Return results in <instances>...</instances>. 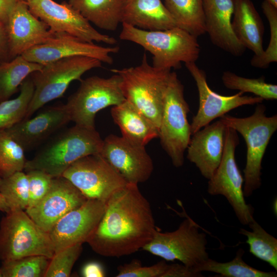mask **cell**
<instances>
[{"mask_svg":"<svg viewBox=\"0 0 277 277\" xmlns=\"http://www.w3.org/2000/svg\"><path fill=\"white\" fill-rule=\"evenodd\" d=\"M2 276V274H1V271H0V277Z\"/></svg>","mask_w":277,"mask_h":277,"instance_id":"bcb514c9","label":"cell"},{"mask_svg":"<svg viewBox=\"0 0 277 277\" xmlns=\"http://www.w3.org/2000/svg\"><path fill=\"white\" fill-rule=\"evenodd\" d=\"M34 90L30 75L21 84L19 94L16 98L0 103V130L8 128L25 118Z\"/></svg>","mask_w":277,"mask_h":277,"instance_id":"4dcf8cb0","label":"cell"},{"mask_svg":"<svg viewBox=\"0 0 277 277\" xmlns=\"http://www.w3.org/2000/svg\"><path fill=\"white\" fill-rule=\"evenodd\" d=\"M222 81L224 86L230 90H239L243 93H251L264 100L277 98L276 85L266 83L263 76L258 78H249L226 71L222 75Z\"/></svg>","mask_w":277,"mask_h":277,"instance_id":"d6a6232c","label":"cell"},{"mask_svg":"<svg viewBox=\"0 0 277 277\" xmlns=\"http://www.w3.org/2000/svg\"><path fill=\"white\" fill-rule=\"evenodd\" d=\"M80 82L77 90L65 104L71 121L76 125L95 128V117L98 111L125 100L118 74L108 78L92 76Z\"/></svg>","mask_w":277,"mask_h":277,"instance_id":"9c48e42d","label":"cell"},{"mask_svg":"<svg viewBox=\"0 0 277 277\" xmlns=\"http://www.w3.org/2000/svg\"><path fill=\"white\" fill-rule=\"evenodd\" d=\"M111 114L121 130L122 136L133 143L145 146L158 137V130L155 126L126 100L113 106Z\"/></svg>","mask_w":277,"mask_h":277,"instance_id":"d4e9b609","label":"cell"},{"mask_svg":"<svg viewBox=\"0 0 277 277\" xmlns=\"http://www.w3.org/2000/svg\"><path fill=\"white\" fill-rule=\"evenodd\" d=\"M201 272H196L193 269L184 265L173 264L169 265L162 277H201Z\"/></svg>","mask_w":277,"mask_h":277,"instance_id":"ab89813d","label":"cell"},{"mask_svg":"<svg viewBox=\"0 0 277 277\" xmlns=\"http://www.w3.org/2000/svg\"><path fill=\"white\" fill-rule=\"evenodd\" d=\"M50 259L41 255L2 261V277H44Z\"/></svg>","mask_w":277,"mask_h":277,"instance_id":"836d02e7","label":"cell"},{"mask_svg":"<svg viewBox=\"0 0 277 277\" xmlns=\"http://www.w3.org/2000/svg\"><path fill=\"white\" fill-rule=\"evenodd\" d=\"M82 275L85 277H103L105 276L104 270L101 264L97 262L86 264L82 269Z\"/></svg>","mask_w":277,"mask_h":277,"instance_id":"b9f144b4","label":"cell"},{"mask_svg":"<svg viewBox=\"0 0 277 277\" xmlns=\"http://www.w3.org/2000/svg\"><path fill=\"white\" fill-rule=\"evenodd\" d=\"M54 253L49 233L36 224L25 210H11L0 222V260Z\"/></svg>","mask_w":277,"mask_h":277,"instance_id":"ba28073f","label":"cell"},{"mask_svg":"<svg viewBox=\"0 0 277 277\" xmlns=\"http://www.w3.org/2000/svg\"><path fill=\"white\" fill-rule=\"evenodd\" d=\"M71 121L65 104L49 106L32 118H23L7 128L25 151L32 150Z\"/></svg>","mask_w":277,"mask_h":277,"instance_id":"ffe728a7","label":"cell"},{"mask_svg":"<svg viewBox=\"0 0 277 277\" xmlns=\"http://www.w3.org/2000/svg\"><path fill=\"white\" fill-rule=\"evenodd\" d=\"M233 17L231 21L233 32L245 48L254 55L264 52V26L261 16L251 0H234Z\"/></svg>","mask_w":277,"mask_h":277,"instance_id":"603a6c76","label":"cell"},{"mask_svg":"<svg viewBox=\"0 0 277 277\" xmlns=\"http://www.w3.org/2000/svg\"><path fill=\"white\" fill-rule=\"evenodd\" d=\"M10 60L6 24L0 21V64Z\"/></svg>","mask_w":277,"mask_h":277,"instance_id":"60d3db41","label":"cell"},{"mask_svg":"<svg viewBox=\"0 0 277 277\" xmlns=\"http://www.w3.org/2000/svg\"><path fill=\"white\" fill-rule=\"evenodd\" d=\"M145 147L110 134L103 140L100 154L127 183L138 185L147 181L153 170L152 160Z\"/></svg>","mask_w":277,"mask_h":277,"instance_id":"9a60e30c","label":"cell"},{"mask_svg":"<svg viewBox=\"0 0 277 277\" xmlns=\"http://www.w3.org/2000/svg\"><path fill=\"white\" fill-rule=\"evenodd\" d=\"M43 65L31 62L22 55L0 64V103L10 99L23 81Z\"/></svg>","mask_w":277,"mask_h":277,"instance_id":"83f0119b","label":"cell"},{"mask_svg":"<svg viewBox=\"0 0 277 277\" xmlns=\"http://www.w3.org/2000/svg\"><path fill=\"white\" fill-rule=\"evenodd\" d=\"M245 251L240 248L234 259L227 262H219L210 258L202 263L193 270L196 272L210 271L225 277H276L275 271L266 272L256 269L244 262Z\"/></svg>","mask_w":277,"mask_h":277,"instance_id":"f1b7e54d","label":"cell"},{"mask_svg":"<svg viewBox=\"0 0 277 277\" xmlns=\"http://www.w3.org/2000/svg\"><path fill=\"white\" fill-rule=\"evenodd\" d=\"M157 230L149 201L138 185L127 183L106 202L104 214L87 243L99 255L121 257L142 249Z\"/></svg>","mask_w":277,"mask_h":277,"instance_id":"6da1fadb","label":"cell"},{"mask_svg":"<svg viewBox=\"0 0 277 277\" xmlns=\"http://www.w3.org/2000/svg\"><path fill=\"white\" fill-rule=\"evenodd\" d=\"M206 33L212 43L231 54L240 56L246 48L235 37L232 28L234 0H202Z\"/></svg>","mask_w":277,"mask_h":277,"instance_id":"7402d4cb","label":"cell"},{"mask_svg":"<svg viewBox=\"0 0 277 277\" xmlns=\"http://www.w3.org/2000/svg\"><path fill=\"white\" fill-rule=\"evenodd\" d=\"M125 0H69L68 3L89 22L113 31L120 23Z\"/></svg>","mask_w":277,"mask_h":277,"instance_id":"484cf974","label":"cell"},{"mask_svg":"<svg viewBox=\"0 0 277 277\" xmlns=\"http://www.w3.org/2000/svg\"><path fill=\"white\" fill-rule=\"evenodd\" d=\"M26 173L28 180V208L36 205L46 195L51 187L53 177L40 170H30Z\"/></svg>","mask_w":277,"mask_h":277,"instance_id":"74e56055","label":"cell"},{"mask_svg":"<svg viewBox=\"0 0 277 277\" xmlns=\"http://www.w3.org/2000/svg\"><path fill=\"white\" fill-rule=\"evenodd\" d=\"M261 7L269 23L270 39L266 50L261 55H254L250 64L255 68L266 69L271 63L277 62V7L266 0Z\"/></svg>","mask_w":277,"mask_h":277,"instance_id":"d590c367","label":"cell"},{"mask_svg":"<svg viewBox=\"0 0 277 277\" xmlns=\"http://www.w3.org/2000/svg\"><path fill=\"white\" fill-rule=\"evenodd\" d=\"M21 0H0V21L6 24L8 16L16 5Z\"/></svg>","mask_w":277,"mask_h":277,"instance_id":"7bdbcfd3","label":"cell"},{"mask_svg":"<svg viewBox=\"0 0 277 277\" xmlns=\"http://www.w3.org/2000/svg\"><path fill=\"white\" fill-rule=\"evenodd\" d=\"M100 60L75 56L55 61L30 74L34 90L24 118L30 117L47 103L62 97L74 81H81L88 71L102 67Z\"/></svg>","mask_w":277,"mask_h":277,"instance_id":"52a82bcc","label":"cell"},{"mask_svg":"<svg viewBox=\"0 0 277 277\" xmlns=\"http://www.w3.org/2000/svg\"><path fill=\"white\" fill-rule=\"evenodd\" d=\"M122 23L151 31L176 26L162 0H125Z\"/></svg>","mask_w":277,"mask_h":277,"instance_id":"cb8c5ba5","label":"cell"},{"mask_svg":"<svg viewBox=\"0 0 277 277\" xmlns=\"http://www.w3.org/2000/svg\"><path fill=\"white\" fill-rule=\"evenodd\" d=\"M62 176L88 199L105 202L127 184L100 153L78 159L65 171Z\"/></svg>","mask_w":277,"mask_h":277,"instance_id":"7c38bea8","label":"cell"},{"mask_svg":"<svg viewBox=\"0 0 277 277\" xmlns=\"http://www.w3.org/2000/svg\"><path fill=\"white\" fill-rule=\"evenodd\" d=\"M25 151L7 129L0 130V176L23 171L27 160Z\"/></svg>","mask_w":277,"mask_h":277,"instance_id":"1f68e13d","label":"cell"},{"mask_svg":"<svg viewBox=\"0 0 277 277\" xmlns=\"http://www.w3.org/2000/svg\"><path fill=\"white\" fill-rule=\"evenodd\" d=\"M227 127L220 119L191 135L187 148V158L201 174L210 179L221 161Z\"/></svg>","mask_w":277,"mask_h":277,"instance_id":"44dd1931","label":"cell"},{"mask_svg":"<svg viewBox=\"0 0 277 277\" xmlns=\"http://www.w3.org/2000/svg\"><path fill=\"white\" fill-rule=\"evenodd\" d=\"M0 193L10 211L25 210L28 206V180L26 173L16 172L5 177L0 176Z\"/></svg>","mask_w":277,"mask_h":277,"instance_id":"e575fe53","label":"cell"},{"mask_svg":"<svg viewBox=\"0 0 277 277\" xmlns=\"http://www.w3.org/2000/svg\"><path fill=\"white\" fill-rule=\"evenodd\" d=\"M176 25L197 37L206 33L202 0H163Z\"/></svg>","mask_w":277,"mask_h":277,"instance_id":"4316f807","label":"cell"},{"mask_svg":"<svg viewBox=\"0 0 277 277\" xmlns=\"http://www.w3.org/2000/svg\"><path fill=\"white\" fill-rule=\"evenodd\" d=\"M111 71L121 78V88L125 100L148 118L159 133L171 70L158 69L150 65L144 54L140 65Z\"/></svg>","mask_w":277,"mask_h":277,"instance_id":"277c9868","label":"cell"},{"mask_svg":"<svg viewBox=\"0 0 277 277\" xmlns=\"http://www.w3.org/2000/svg\"><path fill=\"white\" fill-rule=\"evenodd\" d=\"M0 211L7 213L10 211L4 196L0 193Z\"/></svg>","mask_w":277,"mask_h":277,"instance_id":"ee69618b","label":"cell"},{"mask_svg":"<svg viewBox=\"0 0 277 277\" xmlns=\"http://www.w3.org/2000/svg\"><path fill=\"white\" fill-rule=\"evenodd\" d=\"M199 228L188 216L173 231L162 232L157 230L142 249L166 261L178 260L193 269L209 258L206 234L200 232Z\"/></svg>","mask_w":277,"mask_h":277,"instance_id":"30bf717a","label":"cell"},{"mask_svg":"<svg viewBox=\"0 0 277 277\" xmlns=\"http://www.w3.org/2000/svg\"><path fill=\"white\" fill-rule=\"evenodd\" d=\"M119 49L117 46L103 47L66 33H56L52 39L29 49L21 55L28 61L42 65L75 56L93 57L112 64L111 55L117 53Z\"/></svg>","mask_w":277,"mask_h":277,"instance_id":"e0dca14e","label":"cell"},{"mask_svg":"<svg viewBox=\"0 0 277 277\" xmlns=\"http://www.w3.org/2000/svg\"><path fill=\"white\" fill-rule=\"evenodd\" d=\"M103 143L95 128L75 124L51 138L32 159L27 161L24 170H40L53 177L62 176L78 159L100 153Z\"/></svg>","mask_w":277,"mask_h":277,"instance_id":"3957f363","label":"cell"},{"mask_svg":"<svg viewBox=\"0 0 277 277\" xmlns=\"http://www.w3.org/2000/svg\"><path fill=\"white\" fill-rule=\"evenodd\" d=\"M106 202L88 199L82 206L63 216L49 231L54 253L87 242L99 223Z\"/></svg>","mask_w":277,"mask_h":277,"instance_id":"2e32d148","label":"cell"},{"mask_svg":"<svg viewBox=\"0 0 277 277\" xmlns=\"http://www.w3.org/2000/svg\"><path fill=\"white\" fill-rule=\"evenodd\" d=\"M190 111L184 97V86L175 72H171L165 91L158 137L172 164L176 168L184 163V153L192 133L187 120Z\"/></svg>","mask_w":277,"mask_h":277,"instance_id":"8992f818","label":"cell"},{"mask_svg":"<svg viewBox=\"0 0 277 277\" xmlns=\"http://www.w3.org/2000/svg\"><path fill=\"white\" fill-rule=\"evenodd\" d=\"M87 200L68 180L61 176L53 177L46 195L36 205L25 211L36 224L49 232L63 216Z\"/></svg>","mask_w":277,"mask_h":277,"instance_id":"ac0fdd59","label":"cell"},{"mask_svg":"<svg viewBox=\"0 0 277 277\" xmlns=\"http://www.w3.org/2000/svg\"><path fill=\"white\" fill-rule=\"evenodd\" d=\"M122 24L120 38L135 43L150 52L155 68L177 69L181 67L182 63H195L199 57L197 37L179 27L151 31Z\"/></svg>","mask_w":277,"mask_h":277,"instance_id":"7a4b0ae2","label":"cell"},{"mask_svg":"<svg viewBox=\"0 0 277 277\" xmlns=\"http://www.w3.org/2000/svg\"><path fill=\"white\" fill-rule=\"evenodd\" d=\"M271 3L275 7H277V0H266Z\"/></svg>","mask_w":277,"mask_h":277,"instance_id":"f6af8a7d","label":"cell"},{"mask_svg":"<svg viewBox=\"0 0 277 277\" xmlns=\"http://www.w3.org/2000/svg\"><path fill=\"white\" fill-rule=\"evenodd\" d=\"M31 12L46 24L56 33H66L89 43H104L114 45L113 37L96 30L79 12L68 2L53 0H25Z\"/></svg>","mask_w":277,"mask_h":277,"instance_id":"4fadbf2b","label":"cell"},{"mask_svg":"<svg viewBox=\"0 0 277 277\" xmlns=\"http://www.w3.org/2000/svg\"><path fill=\"white\" fill-rule=\"evenodd\" d=\"M239 144L238 132L227 127L223 156L217 168L208 180L207 192L211 195L224 196L239 222L245 225L254 219V209L246 203L244 195V179L235 157V149Z\"/></svg>","mask_w":277,"mask_h":277,"instance_id":"8fae6325","label":"cell"},{"mask_svg":"<svg viewBox=\"0 0 277 277\" xmlns=\"http://www.w3.org/2000/svg\"><path fill=\"white\" fill-rule=\"evenodd\" d=\"M164 261H161L150 266H143L138 260L117 267V277H162L168 267Z\"/></svg>","mask_w":277,"mask_h":277,"instance_id":"f35d334b","label":"cell"},{"mask_svg":"<svg viewBox=\"0 0 277 277\" xmlns=\"http://www.w3.org/2000/svg\"><path fill=\"white\" fill-rule=\"evenodd\" d=\"M6 27L11 60L34 46L49 41L56 34L31 12L25 0L19 1L13 8Z\"/></svg>","mask_w":277,"mask_h":277,"instance_id":"d6986e66","label":"cell"},{"mask_svg":"<svg viewBox=\"0 0 277 277\" xmlns=\"http://www.w3.org/2000/svg\"><path fill=\"white\" fill-rule=\"evenodd\" d=\"M248 225L252 231L241 228L239 233L247 238L249 252L277 270V239L268 233L254 219Z\"/></svg>","mask_w":277,"mask_h":277,"instance_id":"f546056e","label":"cell"},{"mask_svg":"<svg viewBox=\"0 0 277 277\" xmlns=\"http://www.w3.org/2000/svg\"><path fill=\"white\" fill-rule=\"evenodd\" d=\"M266 108L256 104L249 116L236 117L225 114L220 118L225 125L234 129L244 138L246 146V161L244 169L243 193L249 197L261 185L262 163L269 141L277 130V115L267 116Z\"/></svg>","mask_w":277,"mask_h":277,"instance_id":"5b68a950","label":"cell"},{"mask_svg":"<svg viewBox=\"0 0 277 277\" xmlns=\"http://www.w3.org/2000/svg\"><path fill=\"white\" fill-rule=\"evenodd\" d=\"M83 244H76L55 252L44 277L70 276L74 264L83 250Z\"/></svg>","mask_w":277,"mask_h":277,"instance_id":"8d00e7d4","label":"cell"},{"mask_svg":"<svg viewBox=\"0 0 277 277\" xmlns=\"http://www.w3.org/2000/svg\"><path fill=\"white\" fill-rule=\"evenodd\" d=\"M185 64L194 80L199 97V109L190 124L192 134L235 108L261 103L264 101L259 96L244 95L240 91L230 96L219 94L209 87L206 72L195 62Z\"/></svg>","mask_w":277,"mask_h":277,"instance_id":"5bb4252c","label":"cell"}]
</instances>
